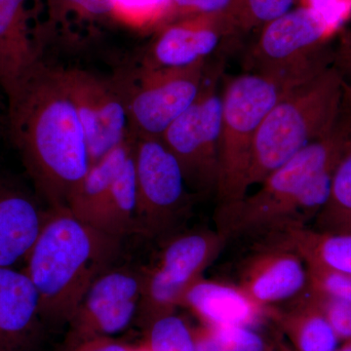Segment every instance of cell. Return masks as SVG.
Instances as JSON below:
<instances>
[{"label": "cell", "mask_w": 351, "mask_h": 351, "mask_svg": "<svg viewBox=\"0 0 351 351\" xmlns=\"http://www.w3.org/2000/svg\"><path fill=\"white\" fill-rule=\"evenodd\" d=\"M7 99V133L49 208L66 206L90 166L84 130L62 69L39 64Z\"/></svg>", "instance_id": "cell-1"}, {"label": "cell", "mask_w": 351, "mask_h": 351, "mask_svg": "<svg viewBox=\"0 0 351 351\" xmlns=\"http://www.w3.org/2000/svg\"><path fill=\"white\" fill-rule=\"evenodd\" d=\"M351 147V108L343 101L334 125L267 176L257 193L218 211L226 240L263 237L307 226L329 196L335 172Z\"/></svg>", "instance_id": "cell-2"}, {"label": "cell", "mask_w": 351, "mask_h": 351, "mask_svg": "<svg viewBox=\"0 0 351 351\" xmlns=\"http://www.w3.org/2000/svg\"><path fill=\"white\" fill-rule=\"evenodd\" d=\"M121 239L78 219L66 206L48 209L23 269L38 291L43 321L71 322L94 281L114 265Z\"/></svg>", "instance_id": "cell-3"}, {"label": "cell", "mask_w": 351, "mask_h": 351, "mask_svg": "<svg viewBox=\"0 0 351 351\" xmlns=\"http://www.w3.org/2000/svg\"><path fill=\"white\" fill-rule=\"evenodd\" d=\"M343 105L334 66L297 83L263 119L252 152L249 186L261 184L336 122Z\"/></svg>", "instance_id": "cell-4"}, {"label": "cell", "mask_w": 351, "mask_h": 351, "mask_svg": "<svg viewBox=\"0 0 351 351\" xmlns=\"http://www.w3.org/2000/svg\"><path fill=\"white\" fill-rule=\"evenodd\" d=\"M307 78L251 71L226 83L221 91L217 211L246 197L254 143L263 119L290 88Z\"/></svg>", "instance_id": "cell-5"}, {"label": "cell", "mask_w": 351, "mask_h": 351, "mask_svg": "<svg viewBox=\"0 0 351 351\" xmlns=\"http://www.w3.org/2000/svg\"><path fill=\"white\" fill-rule=\"evenodd\" d=\"M336 5L311 2L263 25L251 51L253 71L304 78L331 66L334 49L325 39L339 22Z\"/></svg>", "instance_id": "cell-6"}, {"label": "cell", "mask_w": 351, "mask_h": 351, "mask_svg": "<svg viewBox=\"0 0 351 351\" xmlns=\"http://www.w3.org/2000/svg\"><path fill=\"white\" fill-rule=\"evenodd\" d=\"M206 61L186 68H152L141 64L110 80L121 95L135 136L160 138L199 96Z\"/></svg>", "instance_id": "cell-7"}, {"label": "cell", "mask_w": 351, "mask_h": 351, "mask_svg": "<svg viewBox=\"0 0 351 351\" xmlns=\"http://www.w3.org/2000/svg\"><path fill=\"white\" fill-rule=\"evenodd\" d=\"M226 242L218 230H195L170 239L156 265L145 269L138 324L145 330L157 318L175 313L186 291L202 278Z\"/></svg>", "instance_id": "cell-8"}, {"label": "cell", "mask_w": 351, "mask_h": 351, "mask_svg": "<svg viewBox=\"0 0 351 351\" xmlns=\"http://www.w3.org/2000/svg\"><path fill=\"white\" fill-rule=\"evenodd\" d=\"M137 188L135 232L156 237L170 232L188 209L181 166L160 138L134 136Z\"/></svg>", "instance_id": "cell-9"}, {"label": "cell", "mask_w": 351, "mask_h": 351, "mask_svg": "<svg viewBox=\"0 0 351 351\" xmlns=\"http://www.w3.org/2000/svg\"><path fill=\"white\" fill-rule=\"evenodd\" d=\"M221 121L218 75H208L195 103L160 137L181 166L186 186L196 195H216Z\"/></svg>", "instance_id": "cell-10"}, {"label": "cell", "mask_w": 351, "mask_h": 351, "mask_svg": "<svg viewBox=\"0 0 351 351\" xmlns=\"http://www.w3.org/2000/svg\"><path fill=\"white\" fill-rule=\"evenodd\" d=\"M145 269L125 267L106 270L92 284L71 320L64 351L86 339L113 337L136 319Z\"/></svg>", "instance_id": "cell-11"}, {"label": "cell", "mask_w": 351, "mask_h": 351, "mask_svg": "<svg viewBox=\"0 0 351 351\" xmlns=\"http://www.w3.org/2000/svg\"><path fill=\"white\" fill-rule=\"evenodd\" d=\"M62 75L82 122L92 165L133 137L126 105L112 82L80 69H62Z\"/></svg>", "instance_id": "cell-12"}, {"label": "cell", "mask_w": 351, "mask_h": 351, "mask_svg": "<svg viewBox=\"0 0 351 351\" xmlns=\"http://www.w3.org/2000/svg\"><path fill=\"white\" fill-rule=\"evenodd\" d=\"M46 45L41 0H0V88L5 97L39 64Z\"/></svg>", "instance_id": "cell-13"}, {"label": "cell", "mask_w": 351, "mask_h": 351, "mask_svg": "<svg viewBox=\"0 0 351 351\" xmlns=\"http://www.w3.org/2000/svg\"><path fill=\"white\" fill-rule=\"evenodd\" d=\"M239 25L219 15L184 16L157 34L142 64L152 68H186L206 61Z\"/></svg>", "instance_id": "cell-14"}, {"label": "cell", "mask_w": 351, "mask_h": 351, "mask_svg": "<svg viewBox=\"0 0 351 351\" xmlns=\"http://www.w3.org/2000/svg\"><path fill=\"white\" fill-rule=\"evenodd\" d=\"M265 242L242 265L237 286L260 306L270 307L302 294L308 274L297 252L272 240Z\"/></svg>", "instance_id": "cell-15"}, {"label": "cell", "mask_w": 351, "mask_h": 351, "mask_svg": "<svg viewBox=\"0 0 351 351\" xmlns=\"http://www.w3.org/2000/svg\"><path fill=\"white\" fill-rule=\"evenodd\" d=\"M43 318L38 291L24 270L0 267V351H29Z\"/></svg>", "instance_id": "cell-16"}, {"label": "cell", "mask_w": 351, "mask_h": 351, "mask_svg": "<svg viewBox=\"0 0 351 351\" xmlns=\"http://www.w3.org/2000/svg\"><path fill=\"white\" fill-rule=\"evenodd\" d=\"M47 211L24 189L0 180V267L25 265Z\"/></svg>", "instance_id": "cell-17"}, {"label": "cell", "mask_w": 351, "mask_h": 351, "mask_svg": "<svg viewBox=\"0 0 351 351\" xmlns=\"http://www.w3.org/2000/svg\"><path fill=\"white\" fill-rule=\"evenodd\" d=\"M181 306L188 307L206 325H239L252 327L270 307L253 301L239 286L205 280L196 281L182 298Z\"/></svg>", "instance_id": "cell-18"}, {"label": "cell", "mask_w": 351, "mask_h": 351, "mask_svg": "<svg viewBox=\"0 0 351 351\" xmlns=\"http://www.w3.org/2000/svg\"><path fill=\"white\" fill-rule=\"evenodd\" d=\"M46 45L82 44L114 23L110 0H41Z\"/></svg>", "instance_id": "cell-19"}, {"label": "cell", "mask_w": 351, "mask_h": 351, "mask_svg": "<svg viewBox=\"0 0 351 351\" xmlns=\"http://www.w3.org/2000/svg\"><path fill=\"white\" fill-rule=\"evenodd\" d=\"M269 316L292 351L338 350L341 343L338 336L304 292L299 295L294 306L286 311L270 308Z\"/></svg>", "instance_id": "cell-20"}, {"label": "cell", "mask_w": 351, "mask_h": 351, "mask_svg": "<svg viewBox=\"0 0 351 351\" xmlns=\"http://www.w3.org/2000/svg\"><path fill=\"white\" fill-rule=\"evenodd\" d=\"M265 239L297 252L304 262L351 276V234L314 230L311 226L290 228Z\"/></svg>", "instance_id": "cell-21"}, {"label": "cell", "mask_w": 351, "mask_h": 351, "mask_svg": "<svg viewBox=\"0 0 351 351\" xmlns=\"http://www.w3.org/2000/svg\"><path fill=\"white\" fill-rule=\"evenodd\" d=\"M134 136L108 152L98 162L92 164L73 191L66 207L78 219L91 225L115 178L133 152Z\"/></svg>", "instance_id": "cell-22"}, {"label": "cell", "mask_w": 351, "mask_h": 351, "mask_svg": "<svg viewBox=\"0 0 351 351\" xmlns=\"http://www.w3.org/2000/svg\"><path fill=\"white\" fill-rule=\"evenodd\" d=\"M136 208L137 188L132 152L95 214L91 225L122 239L124 235L135 232Z\"/></svg>", "instance_id": "cell-23"}, {"label": "cell", "mask_w": 351, "mask_h": 351, "mask_svg": "<svg viewBox=\"0 0 351 351\" xmlns=\"http://www.w3.org/2000/svg\"><path fill=\"white\" fill-rule=\"evenodd\" d=\"M311 228L321 232L351 234V147L339 162L326 203Z\"/></svg>", "instance_id": "cell-24"}, {"label": "cell", "mask_w": 351, "mask_h": 351, "mask_svg": "<svg viewBox=\"0 0 351 351\" xmlns=\"http://www.w3.org/2000/svg\"><path fill=\"white\" fill-rule=\"evenodd\" d=\"M191 329L195 351H271L267 341L251 327L201 323Z\"/></svg>", "instance_id": "cell-25"}, {"label": "cell", "mask_w": 351, "mask_h": 351, "mask_svg": "<svg viewBox=\"0 0 351 351\" xmlns=\"http://www.w3.org/2000/svg\"><path fill=\"white\" fill-rule=\"evenodd\" d=\"M145 332L151 351H195L193 329L175 313L152 321Z\"/></svg>", "instance_id": "cell-26"}, {"label": "cell", "mask_w": 351, "mask_h": 351, "mask_svg": "<svg viewBox=\"0 0 351 351\" xmlns=\"http://www.w3.org/2000/svg\"><path fill=\"white\" fill-rule=\"evenodd\" d=\"M114 23L145 29L173 15L171 0H110Z\"/></svg>", "instance_id": "cell-27"}, {"label": "cell", "mask_w": 351, "mask_h": 351, "mask_svg": "<svg viewBox=\"0 0 351 351\" xmlns=\"http://www.w3.org/2000/svg\"><path fill=\"white\" fill-rule=\"evenodd\" d=\"M171 4L173 14L223 16L234 22L240 29H249L244 0H171Z\"/></svg>", "instance_id": "cell-28"}, {"label": "cell", "mask_w": 351, "mask_h": 351, "mask_svg": "<svg viewBox=\"0 0 351 351\" xmlns=\"http://www.w3.org/2000/svg\"><path fill=\"white\" fill-rule=\"evenodd\" d=\"M304 294L324 315L339 341H351V302L323 294L308 286Z\"/></svg>", "instance_id": "cell-29"}, {"label": "cell", "mask_w": 351, "mask_h": 351, "mask_svg": "<svg viewBox=\"0 0 351 351\" xmlns=\"http://www.w3.org/2000/svg\"><path fill=\"white\" fill-rule=\"evenodd\" d=\"M308 287L351 302V276L307 263Z\"/></svg>", "instance_id": "cell-30"}, {"label": "cell", "mask_w": 351, "mask_h": 351, "mask_svg": "<svg viewBox=\"0 0 351 351\" xmlns=\"http://www.w3.org/2000/svg\"><path fill=\"white\" fill-rule=\"evenodd\" d=\"M249 29L265 25L292 9L295 0H244Z\"/></svg>", "instance_id": "cell-31"}, {"label": "cell", "mask_w": 351, "mask_h": 351, "mask_svg": "<svg viewBox=\"0 0 351 351\" xmlns=\"http://www.w3.org/2000/svg\"><path fill=\"white\" fill-rule=\"evenodd\" d=\"M332 64L341 78L343 100L351 108V29L341 34L334 48Z\"/></svg>", "instance_id": "cell-32"}, {"label": "cell", "mask_w": 351, "mask_h": 351, "mask_svg": "<svg viewBox=\"0 0 351 351\" xmlns=\"http://www.w3.org/2000/svg\"><path fill=\"white\" fill-rule=\"evenodd\" d=\"M136 346L119 341L113 337L86 339L68 351H135Z\"/></svg>", "instance_id": "cell-33"}, {"label": "cell", "mask_w": 351, "mask_h": 351, "mask_svg": "<svg viewBox=\"0 0 351 351\" xmlns=\"http://www.w3.org/2000/svg\"><path fill=\"white\" fill-rule=\"evenodd\" d=\"M276 348L277 351H292L286 341L279 335L276 339ZM336 351H351V341H345L343 345L339 346Z\"/></svg>", "instance_id": "cell-34"}, {"label": "cell", "mask_w": 351, "mask_h": 351, "mask_svg": "<svg viewBox=\"0 0 351 351\" xmlns=\"http://www.w3.org/2000/svg\"><path fill=\"white\" fill-rule=\"evenodd\" d=\"M7 132V101L0 99V138Z\"/></svg>", "instance_id": "cell-35"}, {"label": "cell", "mask_w": 351, "mask_h": 351, "mask_svg": "<svg viewBox=\"0 0 351 351\" xmlns=\"http://www.w3.org/2000/svg\"><path fill=\"white\" fill-rule=\"evenodd\" d=\"M135 351H151L149 350V346L145 345V341H143L140 345L136 346Z\"/></svg>", "instance_id": "cell-36"}]
</instances>
